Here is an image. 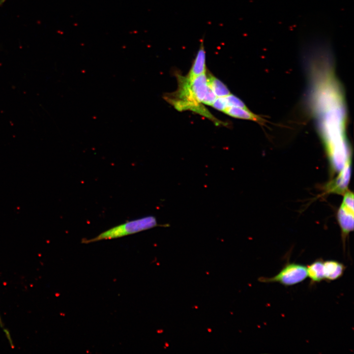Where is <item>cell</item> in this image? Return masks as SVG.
I'll list each match as a JSON object with an SVG mask.
<instances>
[{"instance_id": "obj_1", "label": "cell", "mask_w": 354, "mask_h": 354, "mask_svg": "<svg viewBox=\"0 0 354 354\" xmlns=\"http://www.w3.org/2000/svg\"><path fill=\"white\" fill-rule=\"evenodd\" d=\"M157 226V220L154 216H147L114 227L101 233L95 237L83 239L82 242L88 243L101 240L118 238L151 229Z\"/></svg>"}, {"instance_id": "obj_2", "label": "cell", "mask_w": 354, "mask_h": 354, "mask_svg": "<svg viewBox=\"0 0 354 354\" xmlns=\"http://www.w3.org/2000/svg\"><path fill=\"white\" fill-rule=\"evenodd\" d=\"M307 277L306 266L295 263H287L280 271L271 277H261L258 280L263 283H279L291 286L304 281Z\"/></svg>"}, {"instance_id": "obj_3", "label": "cell", "mask_w": 354, "mask_h": 354, "mask_svg": "<svg viewBox=\"0 0 354 354\" xmlns=\"http://www.w3.org/2000/svg\"><path fill=\"white\" fill-rule=\"evenodd\" d=\"M354 212L353 193L350 191L346 192L337 213L338 221L345 236L353 230Z\"/></svg>"}, {"instance_id": "obj_4", "label": "cell", "mask_w": 354, "mask_h": 354, "mask_svg": "<svg viewBox=\"0 0 354 354\" xmlns=\"http://www.w3.org/2000/svg\"><path fill=\"white\" fill-rule=\"evenodd\" d=\"M350 161H348L339 171L338 176L327 185L328 192L338 194L345 193L351 176Z\"/></svg>"}, {"instance_id": "obj_5", "label": "cell", "mask_w": 354, "mask_h": 354, "mask_svg": "<svg viewBox=\"0 0 354 354\" xmlns=\"http://www.w3.org/2000/svg\"><path fill=\"white\" fill-rule=\"evenodd\" d=\"M203 40H201L196 57L186 78L191 80L194 78L206 72V54Z\"/></svg>"}, {"instance_id": "obj_6", "label": "cell", "mask_w": 354, "mask_h": 354, "mask_svg": "<svg viewBox=\"0 0 354 354\" xmlns=\"http://www.w3.org/2000/svg\"><path fill=\"white\" fill-rule=\"evenodd\" d=\"M346 268L343 263L337 261L324 262V280L330 282L339 279L343 275Z\"/></svg>"}, {"instance_id": "obj_7", "label": "cell", "mask_w": 354, "mask_h": 354, "mask_svg": "<svg viewBox=\"0 0 354 354\" xmlns=\"http://www.w3.org/2000/svg\"><path fill=\"white\" fill-rule=\"evenodd\" d=\"M307 277L310 279V284H314L324 280V261L321 259L314 261L307 266Z\"/></svg>"}, {"instance_id": "obj_8", "label": "cell", "mask_w": 354, "mask_h": 354, "mask_svg": "<svg viewBox=\"0 0 354 354\" xmlns=\"http://www.w3.org/2000/svg\"><path fill=\"white\" fill-rule=\"evenodd\" d=\"M224 113L235 118L252 120L258 122L261 121V118L251 112L248 109L230 107L227 108Z\"/></svg>"}, {"instance_id": "obj_9", "label": "cell", "mask_w": 354, "mask_h": 354, "mask_svg": "<svg viewBox=\"0 0 354 354\" xmlns=\"http://www.w3.org/2000/svg\"><path fill=\"white\" fill-rule=\"evenodd\" d=\"M207 84L217 97H224L231 94L227 86L213 75L207 74Z\"/></svg>"}, {"instance_id": "obj_10", "label": "cell", "mask_w": 354, "mask_h": 354, "mask_svg": "<svg viewBox=\"0 0 354 354\" xmlns=\"http://www.w3.org/2000/svg\"><path fill=\"white\" fill-rule=\"evenodd\" d=\"M224 98L228 107H235L246 109H248L244 103L239 98L233 94H230L227 96H224Z\"/></svg>"}, {"instance_id": "obj_11", "label": "cell", "mask_w": 354, "mask_h": 354, "mask_svg": "<svg viewBox=\"0 0 354 354\" xmlns=\"http://www.w3.org/2000/svg\"><path fill=\"white\" fill-rule=\"evenodd\" d=\"M216 98V95L210 87L208 85L206 92L202 103L207 105L211 106Z\"/></svg>"}, {"instance_id": "obj_12", "label": "cell", "mask_w": 354, "mask_h": 354, "mask_svg": "<svg viewBox=\"0 0 354 354\" xmlns=\"http://www.w3.org/2000/svg\"><path fill=\"white\" fill-rule=\"evenodd\" d=\"M211 106L215 109L223 112L228 108L224 97H217Z\"/></svg>"}, {"instance_id": "obj_13", "label": "cell", "mask_w": 354, "mask_h": 354, "mask_svg": "<svg viewBox=\"0 0 354 354\" xmlns=\"http://www.w3.org/2000/svg\"><path fill=\"white\" fill-rule=\"evenodd\" d=\"M6 0H0V7L2 6Z\"/></svg>"}, {"instance_id": "obj_14", "label": "cell", "mask_w": 354, "mask_h": 354, "mask_svg": "<svg viewBox=\"0 0 354 354\" xmlns=\"http://www.w3.org/2000/svg\"><path fill=\"white\" fill-rule=\"evenodd\" d=\"M0 325H1V327H2V322H1V320L0 317Z\"/></svg>"}]
</instances>
